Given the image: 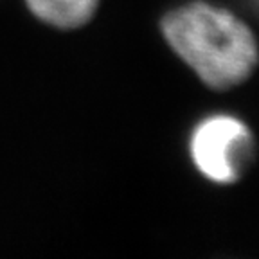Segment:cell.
<instances>
[{"mask_svg":"<svg viewBox=\"0 0 259 259\" xmlns=\"http://www.w3.org/2000/svg\"><path fill=\"white\" fill-rule=\"evenodd\" d=\"M160 34L173 54L216 92L241 87L259 67V40L247 18L209 0H189L162 16Z\"/></svg>","mask_w":259,"mask_h":259,"instance_id":"6da1fadb","label":"cell"},{"mask_svg":"<svg viewBox=\"0 0 259 259\" xmlns=\"http://www.w3.org/2000/svg\"><path fill=\"white\" fill-rule=\"evenodd\" d=\"M189 155L210 182L232 184L254 162L255 139L243 119L232 113H210L191 132Z\"/></svg>","mask_w":259,"mask_h":259,"instance_id":"7a4b0ae2","label":"cell"},{"mask_svg":"<svg viewBox=\"0 0 259 259\" xmlns=\"http://www.w3.org/2000/svg\"><path fill=\"white\" fill-rule=\"evenodd\" d=\"M34 18L49 27L72 31L87 25L101 6V0H24Z\"/></svg>","mask_w":259,"mask_h":259,"instance_id":"3957f363","label":"cell"},{"mask_svg":"<svg viewBox=\"0 0 259 259\" xmlns=\"http://www.w3.org/2000/svg\"><path fill=\"white\" fill-rule=\"evenodd\" d=\"M243 4L254 16L259 18V0H243Z\"/></svg>","mask_w":259,"mask_h":259,"instance_id":"277c9868","label":"cell"}]
</instances>
